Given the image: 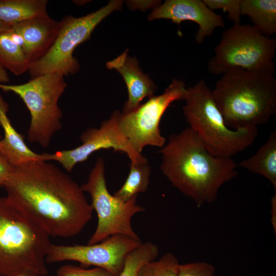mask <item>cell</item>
Masks as SVG:
<instances>
[{"label":"cell","mask_w":276,"mask_h":276,"mask_svg":"<svg viewBox=\"0 0 276 276\" xmlns=\"http://www.w3.org/2000/svg\"><path fill=\"white\" fill-rule=\"evenodd\" d=\"M183 100V112L189 127L213 155L231 158L255 141L257 128L231 129L226 126L204 80L187 87Z\"/></svg>","instance_id":"obj_5"},{"label":"cell","mask_w":276,"mask_h":276,"mask_svg":"<svg viewBox=\"0 0 276 276\" xmlns=\"http://www.w3.org/2000/svg\"><path fill=\"white\" fill-rule=\"evenodd\" d=\"M12 276H40L37 273L31 271L24 270Z\"/></svg>","instance_id":"obj_30"},{"label":"cell","mask_w":276,"mask_h":276,"mask_svg":"<svg viewBox=\"0 0 276 276\" xmlns=\"http://www.w3.org/2000/svg\"><path fill=\"white\" fill-rule=\"evenodd\" d=\"M13 167L5 157L0 155V187L3 188Z\"/></svg>","instance_id":"obj_27"},{"label":"cell","mask_w":276,"mask_h":276,"mask_svg":"<svg viewBox=\"0 0 276 276\" xmlns=\"http://www.w3.org/2000/svg\"><path fill=\"white\" fill-rule=\"evenodd\" d=\"M158 152L163 174L198 206L214 202L221 186L238 175L234 160L210 153L189 127L171 134Z\"/></svg>","instance_id":"obj_2"},{"label":"cell","mask_w":276,"mask_h":276,"mask_svg":"<svg viewBox=\"0 0 276 276\" xmlns=\"http://www.w3.org/2000/svg\"><path fill=\"white\" fill-rule=\"evenodd\" d=\"M81 187L84 192L89 194L90 204L98 217L97 227L87 244L98 243L114 235L140 240L133 229L131 220L135 214L143 213L146 209L136 203L137 196L125 201L109 193L102 157L97 159L87 181Z\"/></svg>","instance_id":"obj_9"},{"label":"cell","mask_w":276,"mask_h":276,"mask_svg":"<svg viewBox=\"0 0 276 276\" xmlns=\"http://www.w3.org/2000/svg\"><path fill=\"white\" fill-rule=\"evenodd\" d=\"M9 81V78L5 69L0 66V84L1 83H7Z\"/></svg>","instance_id":"obj_29"},{"label":"cell","mask_w":276,"mask_h":276,"mask_svg":"<svg viewBox=\"0 0 276 276\" xmlns=\"http://www.w3.org/2000/svg\"><path fill=\"white\" fill-rule=\"evenodd\" d=\"M61 26L48 15L31 18L11 25V29L22 37V48L31 64L42 58L54 42Z\"/></svg>","instance_id":"obj_14"},{"label":"cell","mask_w":276,"mask_h":276,"mask_svg":"<svg viewBox=\"0 0 276 276\" xmlns=\"http://www.w3.org/2000/svg\"><path fill=\"white\" fill-rule=\"evenodd\" d=\"M30 65L22 48L12 39L9 30L0 33V66L19 76L28 71Z\"/></svg>","instance_id":"obj_20"},{"label":"cell","mask_w":276,"mask_h":276,"mask_svg":"<svg viewBox=\"0 0 276 276\" xmlns=\"http://www.w3.org/2000/svg\"><path fill=\"white\" fill-rule=\"evenodd\" d=\"M187 88L182 80L173 79L161 95L149 98L128 113H121L120 129L137 153L142 154L147 146L161 148L165 145L166 140L159 128L160 120L173 102L184 100Z\"/></svg>","instance_id":"obj_10"},{"label":"cell","mask_w":276,"mask_h":276,"mask_svg":"<svg viewBox=\"0 0 276 276\" xmlns=\"http://www.w3.org/2000/svg\"><path fill=\"white\" fill-rule=\"evenodd\" d=\"M8 106L0 95V124L4 136L0 140V155L13 166L37 160H43L41 154L34 152L26 145L23 135L11 124L7 112Z\"/></svg>","instance_id":"obj_16"},{"label":"cell","mask_w":276,"mask_h":276,"mask_svg":"<svg viewBox=\"0 0 276 276\" xmlns=\"http://www.w3.org/2000/svg\"><path fill=\"white\" fill-rule=\"evenodd\" d=\"M271 222L274 230V233H276V194L273 196L271 200Z\"/></svg>","instance_id":"obj_28"},{"label":"cell","mask_w":276,"mask_h":276,"mask_svg":"<svg viewBox=\"0 0 276 276\" xmlns=\"http://www.w3.org/2000/svg\"><path fill=\"white\" fill-rule=\"evenodd\" d=\"M122 4L121 1H111L106 6L82 17L63 18L53 45L42 58L31 64L28 72L31 79L47 74L64 76L77 72L80 65L73 56L74 50L89 38L102 20L113 11L121 10Z\"/></svg>","instance_id":"obj_8"},{"label":"cell","mask_w":276,"mask_h":276,"mask_svg":"<svg viewBox=\"0 0 276 276\" xmlns=\"http://www.w3.org/2000/svg\"><path fill=\"white\" fill-rule=\"evenodd\" d=\"M1 139V133H0V140Z\"/></svg>","instance_id":"obj_32"},{"label":"cell","mask_w":276,"mask_h":276,"mask_svg":"<svg viewBox=\"0 0 276 276\" xmlns=\"http://www.w3.org/2000/svg\"><path fill=\"white\" fill-rule=\"evenodd\" d=\"M121 113L116 110L109 119L101 123L99 128H89L82 132L81 145L53 153H41L42 159L57 162L67 172H72L76 164L86 160L93 153L102 149H112L115 152L124 153L132 163L147 162L146 157L134 150L122 133L119 125Z\"/></svg>","instance_id":"obj_11"},{"label":"cell","mask_w":276,"mask_h":276,"mask_svg":"<svg viewBox=\"0 0 276 276\" xmlns=\"http://www.w3.org/2000/svg\"><path fill=\"white\" fill-rule=\"evenodd\" d=\"M148 19H170L178 25L185 20L194 21L199 27L195 38L197 44L211 36L217 28L225 26L223 17L210 9L203 0H167L155 8Z\"/></svg>","instance_id":"obj_13"},{"label":"cell","mask_w":276,"mask_h":276,"mask_svg":"<svg viewBox=\"0 0 276 276\" xmlns=\"http://www.w3.org/2000/svg\"><path fill=\"white\" fill-rule=\"evenodd\" d=\"M213 265L202 261L180 264L178 276H215Z\"/></svg>","instance_id":"obj_25"},{"label":"cell","mask_w":276,"mask_h":276,"mask_svg":"<svg viewBox=\"0 0 276 276\" xmlns=\"http://www.w3.org/2000/svg\"><path fill=\"white\" fill-rule=\"evenodd\" d=\"M50 237L6 196L0 197V276L24 270L47 275Z\"/></svg>","instance_id":"obj_4"},{"label":"cell","mask_w":276,"mask_h":276,"mask_svg":"<svg viewBox=\"0 0 276 276\" xmlns=\"http://www.w3.org/2000/svg\"><path fill=\"white\" fill-rule=\"evenodd\" d=\"M275 51V38L263 35L252 25H233L222 33L208 69L215 75L235 68L274 75Z\"/></svg>","instance_id":"obj_6"},{"label":"cell","mask_w":276,"mask_h":276,"mask_svg":"<svg viewBox=\"0 0 276 276\" xmlns=\"http://www.w3.org/2000/svg\"><path fill=\"white\" fill-rule=\"evenodd\" d=\"M47 0H0V21L12 25L48 15Z\"/></svg>","instance_id":"obj_19"},{"label":"cell","mask_w":276,"mask_h":276,"mask_svg":"<svg viewBox=\"0 0 276 276\" xmlns=\"http://www.w3.org/2000/svg\"><path fill=\"white\" fill-rule=\"evenodd\" d=\"M56 276H114L108 270L96 267L91 269H84L71 264L60 266L56 271Z\"/></svg>","instance_id":"obj_26"},{"label":"cell","mask_w":276,"mask_h":276,"mask_svg":"<svg viewBox=\"0 0 276 276\" xmlns=\"http://www.w3.org/2000/svg\"><path fill=\"white\" fill-rule=\"evenodd\" d=\"M142 243L141 240L114 235L93 244L65 245L52 243L46 257V262L76 261L85 266L104 268L114 276H118L126 256Z\"/></svg>","instance_id":"obj_12"},{"label":"cell","mask_w":276,"mask_h":276,"mask_svg":"<svg viewBox=\"0 0 276 276\" xmlns=\"http://www.w3.org/2000/svg\"><path fill=\"white\" fill-rule=\"evenodd\" d=\"M212 10L221 9L227 13L228 18L234 25L241 24V0H203Z\"/></svg>","instance_id":"obj_24"},{"label":"cell","mask_w":276,"mask_h":276,"mask_svg":"<svg viewBox=\"0 0 276 276\" xmlns=\"http://www.w3.org/2000/svg\"><path fill=\"white\" fill-rule=\"evenodd\" d=\"M127 50L106 64L108 69H114L123 77L127 88L128 99L122 113H128L141 105L146 97L154 96L156 88L153 82L144 74L137 60L127 54Z\"/></svg>","instance_id":"obj_15"},{"label":"cell","mask_w":276,"mask_h":276,"mask_svg":"<svg viewBox=\"0 0 276 276\" xmlns=\"http://www.w3.org/2000/svg\"><path fill=\"white\" fill-rule=\"evenodd\" d=\"M249 172L262 175L276 189V132L273 131L266 142L251 157L238 164Z\"/></svg>","instance_id":"obj_17"},{"label":"cell","mask_w":276,"mask_h":276,"mask_svg":"<svg viewBox=\"0 0 276 276\" xmlns=\"http://www.w3.org/2000/svg\"><path fill=\"white\" fill-rule=\"evenodd\" d=\"M3 188L8 200L50 237H74L92 218L81 186L48 161L13 166Z\"/></svg>","instance_id":"obj_1"},{"label":"cell","mask_w":276,"mask_h":276,"mask_svg":"<svg viewBox=\"0 0 276 276\" xmlns=\"http://www.w3.org/2000/svg\"><path fill=\"white\" fill-rule=\"evenodd\" d=\"M159 248L153 243H142L126 256L124 266L118 276H137L139 270L146 263L155 260Z\"/></svg>","instance_id":"obj_22"},{"label":"cell","mask_w":276,"mask_h":276,"mask_svg":"<svg viewBox=\"0 0 276 276\" xmlns=\"http://www.w3.org/2000/svg\"><path fill=\"white\" fill-rule=\"evenodd\" d=\"M212 95L226 126L234 129L257 128L276 112L274 75L232 68L222 75Z\"/></svg>","instance_id":"obj_3"},{"label":"cell","mask_w":276,"mask_h":276,"mask_svg":"<svg viewBox=\"0 0 276 276\" xmlns=\"http://www.w3.org/2000/svg\"><path fill=\"white\" fill-rule=\"evenodd\" d=\"M241 12L263 35L270 37L276 33L275 0H241Z\"/></svg>","instance_id":"obj_18"},{"label":"cell","mask_w":276,"mask_h":276,"mask_svg":"<svg viewBox=\"0 0 276 276\" xmlns=\"http://www.w3.org/2000/svg\"><path fill=\"white\" fill-rule=\"evenodd\" d=\"M67 86L64 76L58 73L42 75L18 85L0 84V89L17 95L31 116L27 139L43 148L49 146L54 135L62 128V112L59 100Z\"/></svg>","instance_id":"obj_7"},{"label":"cell","mask_w":276,"mask_h":276,"mask_svg":"<svg viewBox=\"0 0 276 276\" xmlns=\"http://www.w3.org/2000/svg\"><path fill=\"white\" fill-rule=\"evenodd\" d=\"M11 27V25L0 21V33L9 30Z\"/></svg>","instance_id":"obj_31"},{"label":"cell","mask_w":276,"mask_h":276,"mask_svg":"<svg viewBox=\"0 0 276 276\" xmlns=\"http://www.w3.org/2000/svg\"><path fill=\"white\" fill-rule=\"evenodd\" d=\"M179 264L175 255L168 252L158 260L144 264L137 276H178Z\"/></svg>","instance_id":"obj_23"},{"label":"cell","mask_w":276,"mask_h":276,"mask_svg":"<svg viewBox=\"0 0 276 276\" xmlns=\"http://www.w3.org/2000/svg\"><path fill=\"white\" fill-rule=\"evenodd\" d=\"M151 167L148 162L130 163L128 175L121 187L113 194L126 201L147 191L150 182Z\"/></svg>","instance_id":"obj_21"}]
</instances>
